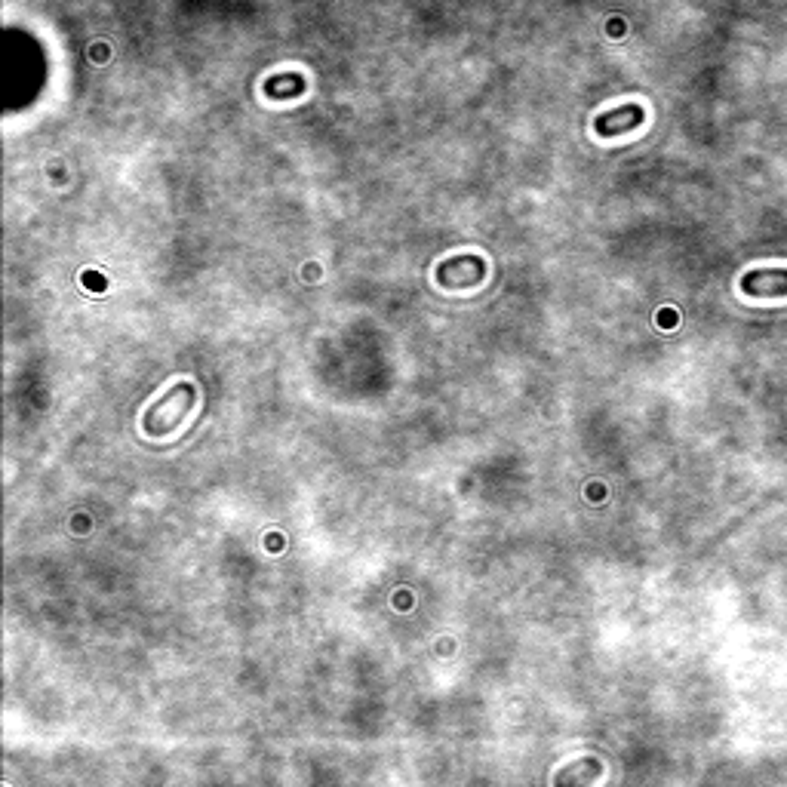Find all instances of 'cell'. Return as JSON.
<instances>
[{"mask_svg":"<svg viewBox=\"0 0 787 787\" xmlns=\"http://www.w3.org/2000/svg\"><path fill=\"white\" fill-rule=\"evenodd\" d=\"M597 772H600V766H597V763H591V766L582 772V778H588V775H597ZM572 778H578V772H560V775H557V781H572Z\"/></svg>","mask_w":787,"mask_h":787,"instance_id":"277c9868","label":"cell"},{"mask_svg":"<svg viewBox=\"0 0 787 787\" xmlns=\"http://www.w3.org/2000/svg\"><path fill=\"white\" fill-rule=\"evenodd\" d=\"M305 90V80L302 74H280L274 80H268L265 84V93L274 96V99H289V96H299Z\"/></svg>","mask_w":787,"mask_h":787,"instance_id":"3957f363","label":"cell"},{"mask_svg":"<svg viewBox=\"0 0 787 787\" xmlns=\"http://www.w3.org/2000/svg\"><path fill=\"white\" fill-rule=\"evenodd\" d=\"M741 293L751 299H784L787 268H754L741 277Z\"/></svg>","mask_w":787,"mask_h":787,"instance_id":"6da1fadb","label":"cell"},{"mask_svg":"<svg viewBox=\"0 0 787 787\" xmlns=\"http://www.w3.org/2000/svg\"><path fill=\"white\" fill-rule=\"evenodd\" d=\"M643 108L640 105H625V108H618V111H606V114H600L597 117V133L600 136H618V133H631V130H637L640 123H643Z\"/></svg>","mask_w":787,"mask_h":787,"instance_id":"7a4b0ae2","label":"cell"}]
</instances>
